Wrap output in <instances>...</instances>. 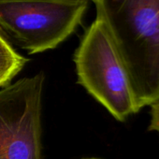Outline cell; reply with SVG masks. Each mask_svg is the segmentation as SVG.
<instances>
[{
    "instance_id": "cell-3",
    "label": "cell",
    "mask_w": 159,
    "mask_h": 159,
    "mask_svg": "<svg viewBox=\"0 0 159 159\" xmlns=\"http://www.w3.org/2000/svg\"><path fill=\"white\" fill-rule=\"evenodd\" d=\"M86 0L0 2V34L30 54L56 48L82 24Z\"/></svg>"
},
{
    "instance_id": "cell-6",
    "label": "cell",
    "mask_w": 159,
    "mask_h": 159,
    "mask_svg": "<svg viewBox=\"0 0 159 159\" xmlns=\"http://www.w3.org/2000/svg\"><path fill=\"white\" fill-rule=\"evenodd\" d=\"M150 131H155L159 134V99L151 105V122Z\"/></svg>"
},
{
    "instance_id": "cell-2",
    "label": "cell",
    "mask_w": 159,
    "mask_h": 159,
    "mask_svg": "<svg viewBox=\"0 0 159 159\" xmlns=\"http://www.w3.org/2000/svg\"><path fill=\"white\" fill-rule=\"evenodd\" d=\"M74 63L81 84L118 121L139 111L121 56L98 17L85 30Z\"/></svg>"
},
{
    "instance_id": "cell-5",
    "label": "cell",
    "mask_w": 159,
    "mask_h": 159,
    "mask_svg": "<svg viewBox=\"0 0 159 159\" xmlns=\"http://www.w3.org/2000/svg\"><path fill=\"white\" fill-rule=\"evenodd\" d=\"M27 61V58L18 53L0 34V88L11 84Z\"/></svg>"
},
{
    "instance_id": "cell-7",
    "label": "cell",
    "mask_w": 159,
    "mask_h": 159,
    "mask_svg": "<svg viewBox=\"0 0 159 159\" xmlns=\"http://www.w3.org/2000/svg\"><path fill=\"white\" fill-rule=\"evenodd\" d=\"M3 1H19V0H0V2ZM86 1H93V0H86Z\"/></svg>"
},
{
    "instance_id": "cell-8",
    "label": "cell",
    "mask_w": 159,
    "mask_h": 159,
    "mask_svg": "<svg viewBox=\"0 0 159 159\" xmlns=\"http://www.w3.org/2000/svg\"><path fill=\"white\" fill-rule=\"evenodd\" d=\"M83 159H99V158H83Z\"/></svg>"
},
{
    "instance_id": "cell-4",
    "label": "cell",
    "mask_w": 159,
    "mask_h": 159,
    "mask_svg": "<svg viewBox=\"0 0 159 159\" xmlns=\"http://www.w3.org/2000/svg\"><path fill=\"white\" fill-rule=\"evenodd\" d=\"M44 74L0 88V159H41Z\"/></svg>"
},
{
    "instance_id": "cell-1",
    "label": "cell",
    "mask_w": 159,
    "mask_h": 159,
    "mask_svg": "<svg viewBox=\"0 0 159 159\" xmlns=\"http://www.w3.org/2000/svg\"><path fill=\"white\" fill-rule=\"evenodd\" d=\"M126 69L139 110L159 99V0H93Z\"/></svg>"
}]
</instances>
